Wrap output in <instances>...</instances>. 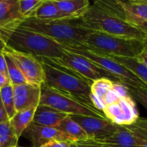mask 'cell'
Segmentation results:
<instances>
[{"instance_id": "1", "label": "cell", "mask_w": 147, "mask_h": 147, "mask_svg": "<svg viewBox=\"0 0 147 147\" xmlns=\"http://www.w3.org/2000/svg\"><path fill=\"white\" fill-rule=\"evenodd\" d=\"M81 19L88 29L146 42L142 31L127 20L119 1H95Z\"/></svg>"}, {"instance_id": "2", "label": "cell", "mask_w": 147, "mask_h": 147, "mask_svg": "<svg viewBox=\"0 0 147 147\" xmlns=\"http://www.w3.org/2000/svg\"><path fill=\"white\" fill-rule=\"evenodd\" d=\"M14 22L0 28V35L8 48L36 58L59 59L65 51L58 42Z\"/></svg>"}, {"instance_id": "3", "label": "cell", "mask_w": 147, "mask_h": 147, "mask_svg": "<svg viewBox=\"0 0 147 147\" xmlns=\"http://www.w3.org/2000/svg\"><path fill=\"white\" fill-rule=\"evenodd\" d=\"M18 24L45 35L60 45L84 44L89 34L95 32L86 28L81 18L41 21L30 17L22 20Z\"/></svg>"}, {"instance_id": "4", "label": "cell", "mask_w": 147, "mask_h": 147, "mask_svg": "<svg viewBox=\"0 0 147 147\" xmlns=\"http://www.w3.org/2000/svg\"><path fill=\"white\" fill-rule=\"evenodd\" d=\"M38 59L43 63L45 71L44 84L46 85L66 94L87 106L94 108L90 97L91 84L75 73L51 63L43 58Z\"/></svg>"}, {"instance_id": "5", "label": "cell", "mask_w": 147, "mask_h": 147, "mask_svg": "<svg viewBox=\"0 0 147 147\" xmlns=\"http://www.w3.org/2000/svg\"><path fill=\"white\" fill-rule=\"evenodd\" d=\"M84 45L95 53L107 56L137 58L146 48L147 42L95 31L89 34Z\"/></svg>"}, {"instance_id": "6", "label": "cell", "mask_w": 147, "mask_h": 147, "mask_svg": "<svg viewBox=\"0 0 147 147\" xmlns=\"http://www.w3.org/2000/svg\"><path fill=\"white\" fill-rule=\"evenodd\" d=\"M40 104L49 106L68 115L106 118L102 112L87 106L66 94L52 89L45 84H42L40 86Z\"/></svg>"}, {"instance_id": "7", "label": "cell", "mask_w": 147, "mask_h": 147, "mask_svg": "<svg viewBox=\"0 0 147 147\" xmlns=\"http://www.w3.org/2000/svg\"><path fill=\"white\" fill-rule=\"evenodd\" d=\"M43 59L75 73L90 84L101 78H108L115 83H121L109 72L98 67L88 59L76 53L65 51V54L59 59Z\"/></svg>"}, {"instance_id": "8", "label": "cell", "mask_w": 147, "mask_h": 147, "mask_svg": "<svg viewBox=\"0 0 147 147\" xmlns=\"http://www.w3.org/2000/svg\"><path fill=\"white\" fill-rule=\"evenodd\" d=\"M62 48L65 51L76 53L81 55L92 63H94L98 67L105 70L106 71L112 74L117 79L120 80L121 83L127 84H144L138 77H136L133 72H131L127 68L116 62L110 57L95 53L90 49H88L84 44L79 45H61Z\"/></svg>"}, {"instance_id": "9", "label": "cell", "mask_w": 147, "mask_h": 147, "mask_svg": "<svg viewBox=\"0 0 147 147\" xmlns=\"http://www.w3.org/2000/svg\"><path fill=\"white\" fill-rule=\"evenodd\" d=\"M9 55L19 67L21 72L28 84L36 86H41L45 82V71L43 63L36 57L20 53L6 47L4 52Z\"/></svg>"}, {"instance_id": "10", "label": "cell", "mask_w": 147, "mask_h": 147, "mask_svg": "<svg viewBox=\"0 0 147 147\" xmlns=\"http://www.w3.org/2000/svg\"><path fill=\"white\" fill-rule=\"evenodd\" d=\"M102 113L108 120L120 127L130 126L140 118L135 101L130 96L120 97L114 103L107 105Z\"/></svg>"}, {"instance_id": "11", "label": "cell", "mask_w": 147, "mask_h": 147, "mask_svg": "<svg viewBox=\"0 0 147 147\" xmlns=\"http://www.w3.org/2000/svg\"><path fill=\"white\" fill-rule=\"evenodd\" d=\"M71 117L82 127L89 140L94 141H100L109 137L120 127L107 118L84 115H71Z\"/></svg>"}, {"instance_id": "12", "label": "cell", "mask_w": 147, "mask_h": 147, "mask_svg": "<svg viewBox=\"0 0 147 147\" xmlns=\"http://www.w3.org/2000/svg\"><path fill=\"white\" fill-rule=\"evenodd\" d=\"M13 86L14 102L16 112L37 108L40 101V87L30 84Z\"/></svg>"}, {"instance_id": "13", "label": "cell", "mask_w": 147, "mask_h": 147, "mask_svg": "<svg viewBox=\"0 0 147 147\" xmlns=\"http://www.w3.org/2000/svg\"><path fill=\"white\" fill-rule=\"evenodd\" d=\"M22 136H24L33 145V147H40L52 140L70 142L67 137L56 127L39 126L32 122L26 128Z\"/></svg>"}, {"instance_id": "14", "label": "cell", "mask_w": 147, "mask_h": 147, "mask_svg": "<svg viewBox=\"0 0 147 147\" xmlns=\"http://www.w3.org/2000/svg\"><path fill=\"white\" fill-rule=\"evenodd\" d=\"M96 142L102 147H140L143 144V141L126 127H120L112 135Z\"/></svg>"}, {"instance_id": "15", "label": "cell", "mask_w": 147, "mask_h": 147, "mask_svg": "<svg viewBox=\"0 0 147 147\" xmlns=\"http://www.w3.org/2000/svg\"><path fill=\"white\" fill-rule=\"evenodd\" d=\"M68 115L49 106L39 104L35 109L32 123L47 127H57V126Z\"/></svg>"}, {"instance_id": "16", "label": "cell", "mask_w": 147, "mask_h": 147, "mask_svg": "<svg viewBox=\"0 0 147 147\" xmlns=\"http://www.w3.org/2000/svg\"><path fill=\"white\" fill-rule=\"evenodd\" d=\"M53 2L67 19L81 18L90 5L88 0H53Z\"/></svg>"}, {"instance_id": "17", "label": "cell", "mask_w": 147, "mask_h": 147, "mask_svg": "<svg viewBox=\"0 0 147 147\" xmlns=\"http://www.w3.org/2000/svg\"><path fill=\"white\" fill-rule=\"evenodd\" d=\"M115 82L108 78H101L96 80L90 84V97L93 106L97 110L102 112L105 104L104 98L107 94L114 88Z\"/></svg>"}, {"instance_id": "18", "label": "cell", "mask_w": 147, "mask_h": 147, "mask_svg": "<svg viewBox=\"0 0 147 147\" xmlns=\"http://www.w3.org/2000/svg\"><path fill=\"white\" fill-rule=\"evenodd\" d=\"M22 20L24 18L20 13L18 0H0V28Z\"/></svg>"}, {"instance_id": "19", "label": "cell", "mask_w": 147, "mask_h": 147, "mask_svg": "<svg viewBox=\"0 0 147 147\" xmlns=\"http://www.w3.org/2000/svg\"><path fill=\"white\" fill-rule=\"evenodd\" d=\"M58 130L62 132L69 140L71 143H77L89 140L85 131L82 127L73 121L71 115L65 117L56 127Z\"/></svg>"}, {"instance_id": "20", "label": "cell", "mask_w": 147, "mask_h": 147, "mask_svg": "<svg viewBox=\"0 0 147 147\" xmlns=\"http://www.w3.org/2000/svg\"><path fill=\"white\" fill-rule=\"evenodd\" d=\"M122 7L127 20L147 22V1L133 0V1H119Z\"/></svg>"}, {"instance_id": "21", "label": "cell", "mask_w": 147, "mask_h": 147, "mask_svg": "<svg viewBox=\"0 0 147 147\" xmlns=\"http://www.w3.org/2000/svg\"><path fill=\"white\" fill-rule=\"evenodd\" d=\"M34 18L41 21H55L67 19L59 10L53 0H43L34 14Z\"/></svg>"}, {"instance_id": "22", "label": "cell", "mask_w": 147, "mask_h": 147, "mask_svg": "<svg viewBox=\"0 0 147 147\" xmlns=\"http://www.w3.org/2000/svg\"><path fill=\"white\" fill-rule=\"evenodd\" d=\"M36 108L16 112V114L9 120V123L14 130L16 136L20 139L26 128L31 124Z\"/></svg>"}, {"instance_id": "23", "label": "cell", "mask_w": 147, "mask_h": 147, "mask_svg": "<svg viewBox=\"0 0 147 147\" xmlns=\"http://www.w3.org/2000/svg\"><path fill=\"white\" fill-rule=\"evenodd\" d=\"M116 62L120 63L131 72H133L139 79L147 86V67L137 58H122L115 56H109Z\"/></svg>"}, {"instance_id": "24", "label": "cell", "mask_w": 147, "mask_h": 147, "mask_svg": "<svg viewBox=\"0 0 147 147\" xmlns=\"http://www.w3.org/2000/svg\"><path fill=\"white\" fill-rule=\"evenodd\" d=\"M0 100L6 111L9 120H10L16 114L14 102L13 86L10 83H8L0 89Z\"/></svg>"}, {"instance_id": "25", "label": "cell", "mask_w": 147, "mask_h": 147, "mask_svg": "<svg viewBox=\"0 0 147 147\" xmlns=\"http://www.w3.org/2000/svg\"><path fill=\"white\" fill-rule=\"evenodd\" d=\"M19 139L16 136L9 120L0 123V147L17 146Z\"/></svg>"}, {"instance_id": "26", "label": "cell", "mask_w": 147, "mask_h": 147, "mask_svg": "<svg viewBox=\"0 0 147 147\" xmlns=\"http://www.w3.org/2000/svg\"><path fill=\"white\" fill-rule=\"evenodd\" d=\"M3 54L5 56L6 66H7V75H8L9 83L12 85L26 84L27 81H26L25 78L23 77L19 67L17 66L16 62L13 60V59L5 53H3Z\"/></svg>"}, {"instance_id": "27", "label": "cell", "mask_w": 147, "mask_h": 147, "mask_svg": "<svg viewBox=\"0 0 147 147\" xmlns=\"http://www.w3.org/2000/svg\"><path fill=\"white\" fill-rule=\"evenodd\" d=\"M122 84L127 90L129 96L136 102L142 104L147 109V86L146 84H134L127 83Z\"/></svg>"}, {"instance_id": "28", "label": "cell", "mask_w": 147, "mask_h": 147, "mask_svg": "<svg viewBox=\"0 0 147 147\" xmlns=\"http://www.w3.org/2000/svg\"><path fill=\"white\" fill-rule=\"evenodd\" d=\"M42 1L43 0H18L19 10L22 16L24 19L33 17Z\"/></svg>"}, {"instance_id": "29", "label": "cell", "mask_w": 147, "mask_h": 147, "mask_svg": "<svg viewBox=\"0 0 147 147\" xmlns=\"http://www.w3.org/2000/svg\"><path fill=\"white\" fill-rule=\"evenodd\" d=\"M126 127L143 142H147V118L140 117L137 121Z\"/></svg>"}, {"instance_id": "30", "label": "cell", "mask_w": 147, "mask_h": 147, "mask_svg": "<svg viewBox=\"0 0 147 147\" xmlns=\"http://www.w3.org/2000/svg\"><path fill=\"white\" fill-rule=\"evenodd\" d=\"M121 96H119V94L114 90V88L107 94V96H105L104 98V104H105V107L107 105H109V104H112L114 103L115 102H116Z\"/></svg>"}, {"instance_id": "31", "label": "cell", "mask_w": 147, "mask_h": 147, "mask_svg": "<svg viewBox=\"0 0 147 147\" xmlns=\"http://www.w3.org/2000/svg\"><path fill=\"white\" fill-rule=\"evenodd\" d=\"M70 142L67 141H59V140H52L40 147H70Z\"/></svg>"}, {"instance_id": "32", "label": "cell", "mask_w": 147, "mask_h": 147, "mask_svg": "<svg viewBox=\"0 0 147 147\" xmlns=\"http://www.w3.org/2000/svg\"><path fill=\"white\" fill-rule=\"evenodd\" d=\"M78 147H102L101 145L94 140H84V141H79L75 143Z\"/></svg>"}, {"instance_id": "33", "label": "cell", "mask_w": 147, "mask_h": 147, "mask_svg": "<svg viewBox=\"0 0 147 147\" xmlns=\"http://www.w3.org/2000/svg\"><path fill=\"white\" fill-rule=\"evenodd\" d=\"M131 23L134 24V26H136L140 31H142V33L146 35V39L147 42V22H142V21H132Z\"/></svg>"}, {"instance_id": "34", "label": "cell", "mask_w": 147, "mask_h": 147, "mask_svg": "<svg viewBox=\"0 0 147 147\" xmlns=\"http://www.w3.org/2000/svg\"><path fill=\"white\" fill-rule=\"evenodd\" d=\"M0 72L8 77L7 75V66H6V60L3 53H0Z\"/></svg>"}, {"instance_id": "35", "label": "cell", "mask_w": 147, "mask_h": 147, "mask_svg": "<svg viewBox=\"0 0 147 147\" xmlns=\"http://www.w3.org/2000/svg\"><path fill=\"white\" fill-rule=\"evenodd\" d=\"M9 121V118H8V115L6 114V111L3 106V103L0 100V123L1 122H3V121Z\"/></svg>"}, {"instance_id": "36", "label": "cell", "mask_w": 147, "mask_h": 147, "mask_svg": "<svg viewBox=\"0 0 147 147\" xmlns=\"http://www.w3.org/2000/svg\"><path fill=\"white\" fill-rule=\"evenodd\" d=\"M137 59L147 67V47L137 57Z\"/></svg>"}, {"instance_id": "37", "label": "cell", "mask_w": 147, "mask_h": 147, "mask_svg": "<svg viewBox=\"0 0 147 147\" xmlns=\"http://www.w3.org/2000/svg\"><path fill=\"white\" fill-rule=\"evenodd\" d=\"M8 83H9L8 77H6L5 75H3V73L0 72V89L3 86H4L5 84H7Z\"/></svg>"}, {"instance_id": "38", "label": "cell", "mask_w": 147, "mask_h": 147, "mask_svg": "<svg viewBox=\"0 0 147 147\" xmlns=\"http://www.w3.org/2000/svg\"><path fill=\"white\" fill-rule=\"evenodd\" d=\"M5 48H6V44H5V42L3 41V38L0 35V53H3Z\"/></svg>"}, {"instance_id": "39", "label": "cell", "mask_w": 147, "mask_h": 147, "mask_svg": "<svg viewBox=\"0 0 147 147\" xmlns=\"http://www.w3.org/2000/svg\"><path fill=\"white\" fill-rule=\"evenodd\" d=\"M140 147H147V142L146 141H145V142H143V144L140 146Z\"/></svg>"}, {"instance_id": "40", "label": "cell", "mask_w": 147, "mask_h": 147, "mask_svg": "<svg viewBox=\"0 0 147 147\" xmlns=\"http://www.w3.org/2000/svg\"><path fill=\"white\" fill-rule=\"evenodd\" d=\"M70 147H78L75 143H71L70 144Z\"/></svg>"}, {"instance_id": "41", "label": "cell", "mask_w": 147, "mask_h": 147, "mask_svg": "<svg viewBox=\"0 0 147 147\" xmlns=\"http://www.w3.org/2000/svg\"><path fill=\"white\" fill-rule=\"evenodd\" d=\"M14 147H19V146H14Z\"/></svg>"}, {"instance_id": "42", "label": "cell", "mask_w": 147, "mask_h": 147, "mask_svg": "<svg viewBox=\"0 0 147 147\" xmlns=\"http://www.w3.org/2000/svg\"></svg>"}]
</instances>
